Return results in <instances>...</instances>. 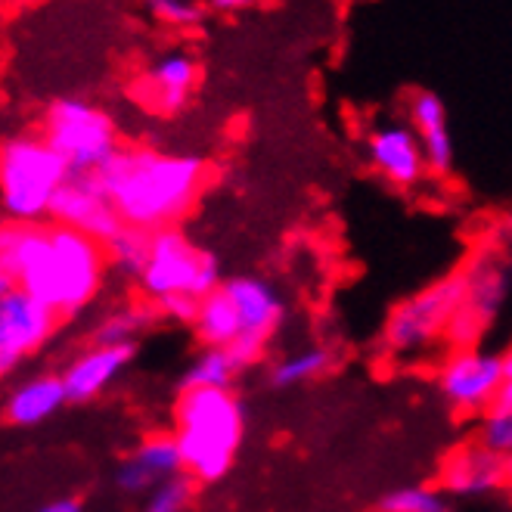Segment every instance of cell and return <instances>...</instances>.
I'll return each mask as SVG.
<instances>
[{"label":"cell","instance_id":"6da1fadb","mask_svg":"<svg viewBox=\"0 0 512 512\" xmlns=\"http://www.w3.org/2000/svg\"><path fill=\"white\" fill-rule=\"evenodd\" d=\"M109 252L100 239L63 224H7L0 230V283L35 295L59 320L94 308L109 277Z\"/></svg>","mask_w":512,"mask_h":512},{"label":"cell","instance_id":"7a4b0ae2","mask_svg":"<svg viewBox=\"0 0 512 512\" xmlns=\"http://www.w3.org/2000/svg\"><path fill=\"white\" fill-rule=\"evenodd\" d=\"M97 177L125 227L159 233L180 227L196 208L208 184V165L199 156L156 146H122Z\"/></svg>","mask_w":512,"mask_h":512},{"label":"cell","instance_id":"3957f363","mask_svg":"<svg viewBox=\"0 0 512 512\" xmlns=\"http://www.w3.org/2000/svg\"><path fill=\"white\" fill-rule=\"evenodd\" d=\"M171 435L184 460V475L196 485H215L243 450L246 404L233 388H180Z\"/></svg>","mask_w":512,"mask_h":512},{"label":"cell","instance_id":"277c9868","mask_svg":"<svg viewBox=\"0 0 512 512\" xmlns=\"http://www.w3.org/2000/svg\"><path fill=\"white\" fill-rule=\"evenodd\" d=\"M221 283V264L215 252L202 249L180 227L153 233L146 267L134 280L140 301H146L168 323L187 326H193L199 301L221 289Z\"/></svg>","mask_w":512,"mask_h":512},{"label":"cell","instance_id":"5b68a950","mask_svg":"<svg viewBox=\"0 0 512 512\" xmlns=\"http://www.w3.org/2000/svg\"><path fill=\"white\" fill-rule=\"evenodd\" d=\"M463 305L460 270L444 274L435 283L416 289L388 311L379 329V351L388 364L419 367L450 351V326Z\"/></svg>","mask_w":512,"mask_h":512},{"label":"cell","instance_id":"8992f818","mask_svg":"<svg viewBox=\"0 0 512 512\" xmlns=\"http://www.w3.org/2000/svg\"><path fill=\"white\" fill-rule=\"evenodd\" d=\"M72 168L44 134L7 137L0 149V208L7 224H47Z\"/></svg>","mask_w":512,"mask_h":512},{"label":"cell","instance_id":"52a82bcc","mask_svg":"<svg viewBox=\"0 0 512 512\" xmlns=\"http://www.w3.org/2000/svg\"><path fill=\"white\" fill-rule=\"evenodd\" d=\"M41 134L69 162L72 174H100L122 149L112 115L78 97L53 100L44 112Z\"/></svg>","mask_w":512,"mask_h":512},{"label":"cell","instance_id":"ba28073f","mask_svg":"<svg viewBox=\"0 0 512 512\" xmlns=\"http://www.w3.org/2000/svg\"><path fill=\"white\" fill-rule=\"evenodd\" d=\"M460 277H463V305L457 311L454 326H450V348H472L485 336V329L497 320L509 298V286H512L509 255L494 243H481L460 267Z\"/></svg>","mask_w":512,"mask_h":512},{"label":"cell","instance_id":"9c48e42d","mask_svg":"<svg viewBox=\"0 0 512 512\" xmlns=\"http://www.w3.org/2000/svg\"><path fill=\"white\" fill-rule=\"evenodd\" d=\"M506 385L503 354L488 348H450L435 367L438 398L460 416H481L500 404Z\"/></svg>","mask_w":512,"mask_h":512},{"label":"cell","instance_id":"30bf717a","mask_svg":"<svg viewBox=\"0 0 512 512\" xmlns=\"http://www.w3.org/2000/svg\"><path fill=\"white\" fill-rule=\"evenodd\" d=\"M224 292L230 295L239 314V339L230 345V354L236 357L239 367L249 370L261 364L270 339L280 333L286 320V301L270 280L249 274L224 280Z\"/></svg>","mask_w":512,"mask_h":512},{"label":"cell","instance_id":"8fae6325","mask_svg":"<svg viewBox=\"0 0 512 512\" xmlns=\"http://www.w3.org/2000/svg\"><path fill=\"white\" fill-rule=\"evenodd\" d=\"M59 314L22 289H0V373L10 376L59 333Z\"/></svg>","mask_w":512,"mask_h":512},{"label":"cell","instance_id":"7c38bea8","mask_svg":"<svg viewBox=\"0 0 512 512\" xmlns=\"http://www.w3.org/2000/svg\"><path fill=\"white\" fill-rule=\"evenodd\" d=\"M435 485L447 497L481 500L506 491V457L494 454L478 438L450 447L438 463Z\"/></svg>","mask_w":512,"mask_h":512},{"label":"cell","instance_id":"4fadbf2b","mask_svg":"<svg viewBox=\"0 0 512 512\" xmlns=\"http://www.w3.org/2000/svg\"><path fill=\"white\" fill-rule=\"evenodd\" d=\"M50 221L94 236L103 246L125 227L97 174H72L69 184L59 190V196L53 202Z\"/></svg>","mask_w":512,"mask_h":512},{"label":"cell","instance_id":"5bb4252c","mask_svg":"<svg viewBox=\"0 0 512 512\" xmlns=\"http://www.w3.org/2000/svg\"><path fill=\"white\" fill-rule=\"evenodd\" d=\"M370 168L398 190H413L429 174V162L416 131L401 122L379 125L367 134Z\"/></svg>","mask_w":512,"mask_h":512},{"label":"cell","instance_id":"9a60e30c","mask_svg":"<svg viewBox=\"0 0 512 512\" xmlns=\"http://www.w3.org/2000/svg\"><path fill=\"white\" fill-rule=\"evenodd\" d=\"M184 475V460L171 432H153L140 438L122 463L115 466V485L125 494H153L165 481Z\"/></svg>","mask_w":512,"mask_h":512},{"label":"cell","instance_id":"2e32d148","mask_svg":"<svg viewBox=\"0 0 512 512\" xmlns=\"http://www.w3.org/2000/svg\"><path fill=\"white\" fill-rule=\"evenodd\" d=\"M196 81H199V66L193 53L168 50L137 78L134 94L137 103L153 109L156 115H177L187 109Z\"/></svg>","mask_w":512,"mask_h":512},{"label":"cell","instance_id":"e0dca14e","mask_svg":"<svg viewBox=\"0 0 512 512\" xmlns=\"http://www.w3.org/2000/svg\"><path fill=\"white\" fill-rule=\"evenodd\" d=\"M137 345H100L90 342L78 354L66 360V367L59 370L69 391V404H87L100 398L103 391L122 376L131 360H134Z\"/></svg>","mask_w":512,"mask_h":512},{"label":"cell","instance_id":"ac0fdd59","mask_svg":"<svg viewBox=\"0 0 512 512\" xmlns=\"http://www.w3.org/2000/svg\"><path fill=\"white\" fill-rule=\"evenodd\" d=\"M69 404V391L59 373H32L7 388L4 416L16 429H35Z\"/></svg>","mask_w":512,"mask_h":512},{"label":"cell","instance_id":"d6986e66","mask_svg":"<svg viewBox=\"0 0 512 512\" xmlns=\"http://www.w3.org/2000/svg\"><path fill=\"white\" fill-rule=\"evenodd\" d=\"M410 128L416 131L419 143H423V153L429 162V171L444 177L454 168V140L447 131V112L438 94L432 90H416L410 97Z\"/></svg>","mask_w":512,"mask_h":512},{"label":"cell","instance_id":"ffe728a7","mask_svg":"<svg viewBox=\"0 0 512 512\" xmlns=\"http://www.w3.org/2000/svg\"><path fill=\"white\" fill-rule=\"evenodd\" d=\"M336 367V354L329 345H301L295 351H286L270 364V385L274 388H298L320 379Z\"/></svg>","mask_w":512,"mask_h":512},{"label":"cell","instance_id":"44dd1931","mask_svg":"<svg viewBox=\"0 0 512 512\" xmlns=\"http://www.w3.org/2000/svg\"><path fill=\"white\" fill-rule=\"evenodd\" d=\"M193 333L202 345H212V348H230L239 339V314L233 308L230 295L221 289H215L212 295H205L196 308L193 317Z\"/></svg>","mask_w":512,"mask_h":512},{"label":"cell","instance_id":"7402d4cb","mask_svg":"<svg viewBox=\"0 0 512 512\" xmlns=\"http://www.w3.org/2000/svg\"><path fill=\"white\" fill-rule=\"evenodd\" d=\"M153 317H159L146 301H137V305H118L109 308L90 329V339L100 345H134L143 329L153 323Z\"/></svg>","mask_w":512,"mask_h":512},{"label":"cell","instance_id":"603a6c76","mask_svg":"<svg viewBox=\"0 0 512 512\" xmlns=\"http://www.w3.org/2000/svg\"><path fill=\"white\" fill-rule=\"evenodd\" d=\"M239 373H243V367L236 364L230 348L202 345L190 357L184 379H180V388H233Z\"/></svg>","mask_w":512,"mask_h":512},{"label":"cell","instance_id":"cb8c5ba5","mask_svg":"<svg viewBox=\"0 0 512 512\" xmlns=\"http://www.w3.org/2000/svg\"><path fill=\"white\" fill-rule=\"evenodd\" d=\"M149 249H153V233L137 230V227H122L106 243L112 270H115V274H122L125 280H131V283L140 277V270L146 267Z\"/></svg>","mask_w":512,"mask_h":512},{"label":"cell","instance_id":"d4e9b609","mask_svg":"<svg viewBox=\"0 0 512 512\" xmlns=\"http://www.w3.org/2000/svg\"><path fill=\"white\" fill-rule=\"evenodd\" d=\"M379 512H450V497L438 485H401L379 500Z\"/></svg>","mask_w":512,"mask_h":512},{"label":"cell","instance_id":"484cf974","mask_svg":"<svg viewBox=\"0 0 512 512\" xmlns=\"http://www.w3.org/2000/svg\"><path fill=\"white\" fill-rule=\"evenodd\" d=\"M475 438L500 457H512V407L494 404L488 413L478 416Z\"/></svg>","mask_w":512,"mask_h":512},{"label":"cell","instance_id":"4316f807","mask_svg":"<svg viewBox=\"0 0 512 512\" xmlns=\"http://www.w3.org/2000/svg\"><path fill=\"white\" fill-rule=\"evenodd\" d=\"M193 488H196V481L190 475L165 481L162 488H156L153 494H146L140 512H187L190 503H193Z\"/></svg>","mask_w":512,"mask_h":512},{"label":"cell","instance_id":"83f0119b","mask_svg":"<svg viewBox=\"0 0 512 512\" xmlns=\"http://www.w3.org/2000/svg\"><path fill=\"white\" fill-rule=\"evenodd\" d=\"M146 10L171 28H193L202 22V7L196 0H143Z\"/></svg>","mask_w":512,"mask_h":512},{"label":"cell","instance_id":"f1b7e54d","mask_svg":"<svg viewBox=\"0 0 512 512\" xmlns=\"http://www.w3.org/2000/svg\"><path fill=\"white\" fill-rule=\"evenodd\" d=\"M35 512H84V509L75 497H53V500L41 503Z\"/></svg>","mask_w":512,"mask_h":512},{"label":"cell","instance_id":"f546056e","mask_svg":"<svg viewBox=\"0 0 512 512\" xmlns=\"http://www.w3.org/2000/svg\"><path fill=\"white\" fill-rule=\"evenodd\" d=\"M491 243H494V246H500L506 255H512V215H506V218L497 224V233H494Z\"/></svg>","mask_w":512,"mask_h":512},{"label":"cell","instance_id":"4dcf8cb0","mask_svg":"<svg viewBox=\"0 0 512 512\" xmlns=\"http://www.w3.org/2000/svg\"><path fill=\"white\" fill-rule=\"evenodd\" d=\"M249 7H255V0H208V10L215 13H239Z\"/></svg>","mask_w":512,"mask_h":512},{"label":"cell","instance_id":"1f68e13d","mask_svg":"<svg viewBox=\"0 0 512 512\" xmlns=\"http://www.w3.org/2000/svg\"><path fill=\"white\" fill-rule=\"evenodd\" d=\"M503 370H506V382H512V345L503 351Z\"/></svg>","mask_w":512,"mask_h":512},{"label":"cell","instance_id":"d6a6232c","mask_svg":"<svg viewBox=\"0 0 512 512\" xmlns=\"http://www.w3.org/2000/svg\"><path fill=\"white\" fill-rule=\"evenodd\" d=\"M506 491H512V457H506Z\"/></svg>","mask_w":512,"mask_h":512}]
</instances>
